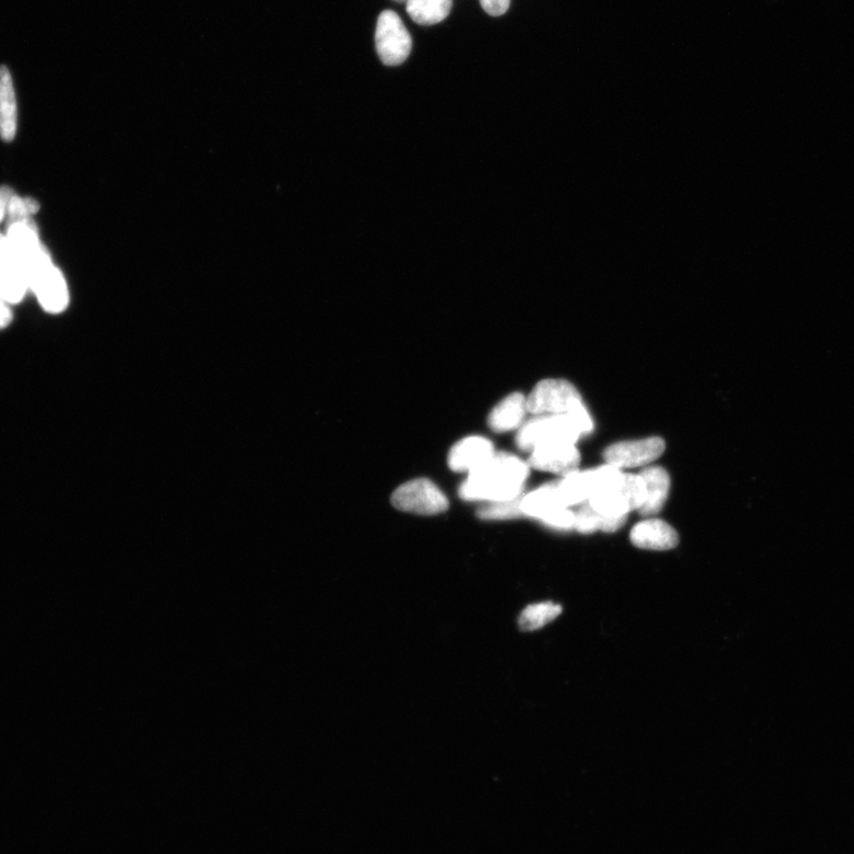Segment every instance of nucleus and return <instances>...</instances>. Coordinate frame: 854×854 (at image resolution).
Returning a JSON list of instances; mask_svg holds the SVG:
<instances>
[{
    "label": "nucleus",
    "instance_id": "f257e3e1",
    "mask_svg": "<svg viewBox=\"0 0 854 854\" xmlns=\"http://www.w3.org/2000/svg\"><path fill=\"white\" fill-rule=\"evenodd\" d=\"M530 474L527 463L510 454H494L483 465L469 472L459 488L466 501L501 502L524 496Z\"/></svg>",
    "mask_w": 854,
    "mask_h": 854
},
{
    "label": "nucleus",
    "instance_id": "f03ea898",
    "mask_svg": "<svg viewBox=\"0 0 854 854\" xmlns=\"http://www.w3.org/2000/svg\"><path fill=\"white\" fill-rule=\"evenodd\" d=\"M527 412L534 415L569 414L583 434L593 429L592 419L577 388L567 380L547 379L534 387L527 398Z\"/></svg>",
    "mask_w": 854,
    "mask_h": 854
},
{
    "label": "nucleus",
    "instance_id": "7ed1b4c3",
    "mask_svg": "<svg viewBox=\"0 0 854 854\" xmlns=\"http://www.w3.org/2000/svg\"><path fill=\"white\" fill-rule=\"evenodd\" d=\"M26 277L29 289L34 293L43 310L56 315L68 308V285L60 269L53 264L50 253L29 265Z\"/></svg>",
    "mask_w": 854,
    "mask_h": 854
},
{
    "label": "nucleus",
    "instance_id": "20e7f679",
    "mask_svg": "<svg viewBox=\"0 0 854 854\" xmlns=\"http://www.w3.org/2000/svg\"><path fill=\"white\" fill-rule=\"evenodd\" d=\"M583 436L581 428L569 414H545L531 419L519 429L516 444L524 452L551 443L574 444Z\"/></svg>",
    "mask_w": 854,
    "mask_h": 854
},
{
    "label": "nucleus",
    "instance_id": "39448f33",
    "mask_svg": "<svg viewBox=\"0 0 854 854\" xmlns=\"http://www.w3.org/2000/svg\"><path fill=\"white\" fill-rule=\"evenodd\" d=\"M375 47L386 66H399L408 60L412 50V38L395 11L382 12L376 24Z\"/></svg>",
    "mask_w": 854,
    "mask_h": 854
},
{
    "label": "nucleus",
    "instance_id": "423d86ee",
    "mask_svg": "<svg viewBox=\"0 0 854 854\" xmlns=\"http://www.w3.org/2000/svg\"><path fill=\"white\" fill-rule=\"evenodd\" d=\"M397 510L419 515H436L448 509L442 490L428 479H417L399 487L392 496Z\"/></svg>",
    "mask_w": 854,
    "mask_h": 854
},
{
    "label": "nucleus",
    "instance_id": "0eeeda50",
    "mask_svg": "<svg viewBox=\"0 0 854 854\" xmlns=\"http://www.w3.org/2000/svg\"><path fill=\"white\" fill-rule=\"evenodd\" d=\"M665 451V443L660 437L641 441L619 442L605 448L603 457L606 465L615 468H636L647 466L658 459Z\"/></svg>",
    "mask_w": 854,
    "mask_h": 854
},
{
    "label": "nucleus",
    "instance_id": "6e6552de",
    "mask_svg": "<svg viewBox=\"0 0 854 854\" xmlns=\"http://www.w3.org/2000/svg\"><path fill=\"white\" fill-rule=\"evenodd\" d=\"M29 292L26 272L7 235L0 234V294L10 303L19 304Z\"/></svg>",
    "mask_w": 854,
    "mask_h": 854
},
{
    "label": "nucleus",
    "instance_id": "1a4fd4ad",
    "mask_svg": "<svg viewBox=\"0 0 854 854\" xmlns=\"http://www.w3.org/2000/svg\"><path fill=\"white\" fill-rule=\"evenodd\" d=\"M579 463H581V455L574 444L551 443L535 447L531 452L527 465L533 469L566 477L578 470Z\"/></svg>",
    "mask_w": 854,
    "mask_h": 854
},
{
    "label": "nucleus",
    "instance_id": "9d476101",
    "mask_svg": "<svg viewBox=\"0 0 854 854\" xmlns=\"http://www.w3.org/2000/svg\"><path fill=\"white\" fill-rule=\"evenodd\" d=\"M634 546L650 551H669L679 544L676 531L659 519H649L636 525L630 532Z\"/></svg>",
    "mask_w": 854,
    "mask_h": 854
},
{
    "label": "nucleus",
    "instance_id": "9b49d317",
    "mask_svg": "<svg viewBox=\"0 0 854 854\" xmlns=\"http://www.w3.org/2000/svg\"><path fill=\"white\" fill-rule=\"evenodd\" d=\"M496 454L494 445L483 437L462 440L448 454V467L456 472H471Z\"/></svg>",
    "mask_w": 854,
    "mask_h": 854
},
{
    "label": "nucleus",
    "instance_id": "f8f14e48",
    "mask_svg": "<svg viewBox=\"0 0 854 854\" xmlns=\"http://www.w3.org/2000/svg\"><path fill=\"white\" fill-rule=\"evenodd\" d=\"M566 509H569V506L560 494L559 482L545 485L524 496L523 500H521V510H523L524 515L538 519L542 523L555 513Z\"/></svg>",
    "mask_w": 854,
    "mask_h": 854
},
{
    "label": "nucleus",
    "instance_id": "ddd939ff",
    "mask_svg": "<svg viewBox=\"0 0 854 854\" xmlns=\"http://www.w3.org/2000/svg\"><path fill=\"white\" fill-rule=\"evenodd\" d=\"M646 486V501L639 510L641 515L650 516L661 512L668 501L671 479L661 467H649L639 474Z\"/></svg>",
    "mask_w": 854,
    "mask_h": 854
},
{
    "label": "nucleus",
    "instance_id": "4468645a",
    "mask_svg": "<svg viewBox=\"0 0 854 854\" xmlns=\"http://www.w3.org/2000/svg\"><path fill=\"white\" fill-rule=\"evenodd\" d=\"M527 398L521 394L505 397L488 417L489 428L496 432H506L523 426L527 412Z\"/></svg>",
    "mask_w": 854,
    "mask_h": 854
},
{
    "label": "nucleus",
    "instance_id": "2eb2a0df",
    "mask_svg": "<svg viewBox=\"0 0 854 854\" xmlns=\"http://www.w3.org/2000/svg\"><path fill=\"white\" fill-rule=\"evenodd\" d=\"M18 133V101L11 72L0 66V138L12 141Z\"/></svg>",
    "mask_w": 854,
    "mask_h": 854
},
{
    "label": "nucleus",
    "instance_id": "dca6fc26",
    "mask_svg": "<svg viewBox=\"0 0 854 854\" xmlns=\"http://www.w3.org/2000/svg\"><path fill=\"white\" fill-rule=\"evenodd\" d=\"M408 13L419 25H434L444 21L453 9V0H407Z\"/></svg>",
    "mask_w": 854,
    "mask_h": 854
},
{
    "label": "nucleus",
    "instance_id": "f3484780",
    "mask_svg": "<svg viewBox=\"0 0 854 854\" xmlns=\"http://www.w3.org/2000/svg\"><path fill=\"white\" fill-rule=\"evenodd\" d=\"M560 494L570 509V505L584 503L593 494L592 470L574 471L559 482Z\"/></svg>",
    "mask_w": 854,
    "mask_h": 854
},
{
    "label": "nucleus",
    "instance_id": "a211bd4d",
    "mask_svg": "<svg viewBox=\"0 0 854 854\" xmlns=\"http://www.w3.org/2000/svg\"><path fill=\"white\" fill-rule=\"evenodd\" d=\"M562 612V607L554 602L532 604L521 614L519 627L523 631H535L551 624Z\"/></svg>",
    "mask_w": 854,
    "mask_h": 854
},
{
    "label": "nucleus",
    "instance_id": "6ab92c4d",
    "mask_svg": "<svg viewBox=\"0 0 854 854\" xmlns=\"http://www.w3.org/2000/svg\"><path fill=\"white\" fill-rule=\"evenodd\" d=\"M39 210V204L31 197H21L14 195L9 205L7 215V227L14 224L36 225L33 216Z\"/></svg>",
    "mask_w": 854,
    "mask_h": 854
},
{
    "label": "nucleus",
    "instance_id": "aec40b11",
    "mask_svg": "<svg viewBox=\"0 0 854 854\" xmlns=\"http://www.w3.org/2000/svg\"><path fill=\"white\" fill-rule=\"evenodd\" d=\"M523 497L511 501L488 502L477 512V515L482 520H511L524 516L521 510Z\"/></svg>",
    "mask_w": 854,
    "mask_h": 854
},
{
    "label": "nucleus",
    "instance_id": "412c9836",
    "mask_svg": "<svg viewBox=\"0 0 854 854\" xmlns=\"http://www.w3.org/2000/svg\"><path fill=\"white\" fill-rule=\"evenodd\" d=\"M619 489L625 494L631 511H639L646 501V486L640 475L624 474Z\"/></svg>",
    "mask_w": 854,
    "mask_h": 854
},
{
    "label": "nucleus",
    "instance_id": "4be33fe9",
    "mask_svg": "<svg viewBox=\"0 0 854 854\" xmlns=\"http://www.w3.org/2000/svg\"><path fill=\"white\" fill-rule=\"evenodd\" d=\"M574 530L582 534H590L600 531V515L588 503H583L581 509L574 513Z\"/></svg>",
    "mask_w": 854,
    "mask_h": 854
},
{
    "label": "nucleus",
    "instance_id": "5701e85b",
    "mask_svg": "<svg viewBox=\"0 0 854 854\" xmlns=\"http://www.w3.org/2000/svg\"><path fill=\"white\" fill-rule=\"evenodd\" d=\"M480 3L490 16L499 18L509 11L511 0H480Z\"/></svg>",
    "mask_w": 854,
    "mask_h": 854
},
{
    "label": "nucleus",
    "instance_id": "b1692460",
    "mask_svg": "<svg viewBox=\"0 0 854 854\" xmlns=\"http://www.w3.org/2000/svg\"><path fill=\"white\" fill-rule=\"evenodd\" d=\"M16 195L10 186H0V224L7 220L11 198Z\"/></svg>",
    "mask_w": 854,
    "mask_h": 854
},
{
    "label": "nucleus",
    "instance_id": "393cba45",
    "mask_svg": "<svg viewBox=\"0 0 854 854\" xmlns=\"http://www.w3.org/2000/svg\"><path fill=\"white\" fill-rule=\"evenodd\" d=\"M13 314L10 303L0 294V330L8 328L12 322Z\"/></svg>",
    "mask_w": 854,
    "mask_h": 854
},
{
    "label": "nucleus",
    "instance_id": "a878e982",
    "mask_svg": "<svg viewBox=\"0 0 854 854\" xmlns=\"http://www.w3.org/2000/svg\"><path fill=\"white\" fill-rule=\"evenodd\" d=\"M395 2L403 3V2H407V0H395Z\"/></svg>",
    "mask_w": 854,
    "mask_h": 854
}]
</instances>
